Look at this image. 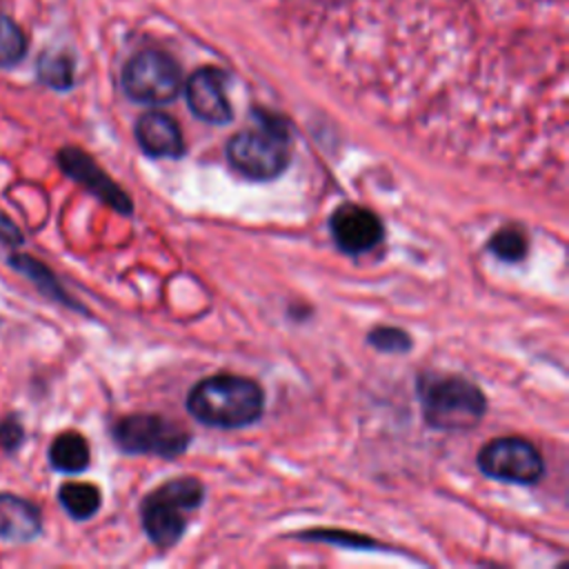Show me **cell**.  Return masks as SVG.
Segmentation results:
<instances>
[{"mask_svg": "<svg viewBox=\"0 0 569 569\" xmlns=\"http://www.w3.org/2000/svg\"><path fill=\"white\" fill-rule=\"evenodd\" d=\"M224 82L227 76L216 67H202L187 80V102L193 116L209 124H227L231 120Z\"/></svg>", "mask_w": 569, "mask_h": 569, "instance_id": "10", "label": "cell"}, {"mask_svg": "<svg viewBox=\"0 0 569 569\" xmlns=\"http://www.w3.org/2000/svg\"><path fill=\"white\" fill-rule=\"evenodd\" d=\"M202 498L204 485L191 476L173 478L153 489L140 507L147 538L160 549L173 547L189 525V513L200 507Z\"/></svg>", "mask_w": 569, "mask_h": 569, "instance_id": "4", "label": "cell"}, {"mask_svg": "<svg viewBox=\"0 0 569 569\" xmlns=\"http://www.w3.org/2000/svg\"><path fill=\"white\" fill-rule=\"evenodd\" d=\"M122 89L136 102H171L180 91V69L162 51H140L122 69Z\"/></svg>", "mask_w": 569, "mask_h": 569, "instance_id": "6", "label": "cell"}, {"mask_svg": "<svg viewBox=\"0 0 569 569\" xmlns=\"http://www.w3.org/2000/svg\"><path fill=\"white\" fill-rule=\"evenodd\" d=\"M13 264H16V269L24 271L33 282H38L47 296H53V298L67 300V298H64V293L60 291V287L56 284V280L51 278V273L47 271V267H42L40 262L31 260V258H27V256H16V258H13Z\"/></svg>", "mask_w": 569, "mask_h": 569, "instance_id": "19", "label": "cell"}, {"mask_svg": "<svg viewBox=\"0 0 569 569\" xmlns=\"http://www.w3.org/2000/svg\"><path fill=\"white\" fill-rule=\"evenodd\" d=\"M300 538H309V540H327V542H338V545H351V547H376L373 540L369 538H360L356 533H345V531H311L305 533Z\"/></svg>", "mask_w": 569, "mask_h": 569, "instance_id": "20", "label": "cell"}, {"mask_svg": "<svg viewBox=\"0 0 569 569\" xmlns=\"http://www.w3.org/2000/svg\"><path fill=\"white\" fill-rule=\"evenodd\" d=\"M58 162H60V169L69 178L80 182L104 204H109L118 213H124V216L131 213L133 204H131L129 196L96 164V160L89 153H84L82 149H76V147H64L58 153Z\"/></svg>", "mask_w": 569, "mask_h": 569, "instance_id": "9", "label": "cell"}, {"mask_svg": "<svg viewBox=\"0 0 569 569\" xmlns=\"http://www.w3.org/2000/svg\"><path fill=\"white\" fill-rule=\"evenodd\" d=\"M187 409L202 425L240 429L262 416L264 393L260 385L249 378L218 373L193 385L187 396Z\"/></svg>", "mask_w": 569, "mask_h": 569, "instance_id": "1", "label": "cell"}, {"mask_svg": "<svg viewBox=\"0 0 569 569\" xmlns=\"http://www.w3.org/2000/svg\"><path fill=\"white\" fill-rule=\"evenodd\" d=\"M38 76L44 84L62 91L73 84V62L62 51H47L38 60Z\"/></svg>", "mask_w": 569, "mask_h": 569, "instance_id": "15", "label": "cell"}, {"mask_svg": "<svg viewBox=\"0 0 569 569\" xmlns=\"http://www.w3.org/2000/svg\"><path fill=\"white\" fill-rule=\"evenodd\" d=\"M258 124L242 129L227 142L229 164L249 180L278 178L291 158L287 124L271 113L256 111Z\"/></svg>", "mask_w": 569, "mask_h": 569, "instance_id": "3", "label": "cell"}, {"mask_svg": "<svg viewBox=\"0 0 569 569\" xmlns=\"http://www.w3.org/2000/svg\"><path fill=\"white\" fill-rule=\"evenodd\" d=\"M27 53V38L16 20L0 11V67L18 64Z\"/></svg>", "mask_w": 569, "mask_h": 569, "instance_id": "17", "label": "cell"}, {"mask_svg": "<svg viewBox=\"0 0 569 569\" xmlns=\"http://www.w3.org/2000/svg\"><path fill=\"white\" fill-rule=\"evenodd\" d=\"M24 438V431L16 418H9L0 425V447L2 449H16Z\"/></svg>", "mask_w": 569, "mask_h": 569, "instance_id": "21", "label": "cell"}, {"mask_svg": "<svg viewBox=\"0 0 569 569\" xmlns=\"http://www.w3.org/2000/svg\"><path fill=\"white\" fill-rule=\"evenodd\" d=\"M478 467L485 476L513 485H533L545 473L540 451L529 440L516 436L489 440L478 451Z\"/></svg>", "mask_w": 569, "mask_h": 569, "instance_id": "7", "label": "cell"}, {"mask_svg": "<svg viewBox=\"0 0 569 569\" xmlns=\"http://www.w3.org/2000/svg\"><path fill=\"white\" fill-rule=\"evenodd\" d=\"M40 529L42 520L33 502L11 493H0V538L24 542L36 538Z\"/></svg>", "mask_w": 569, "mask_h": 569, "instance_id": "12", "label": "cell"}, {"mask_svg": "<svg viewBox=\"0 0 569 569\" xmlns=\"http://www.w3.org/2000/svg\"><path fill=\"white\" fill-rule=\"evenodd\" d=\"M489 251L505 262H518L529 251V238L520 227H502L491 236Z\"/></svg>", "mask_w": 569, "mask_h": 569, "instance_id": "16", "label": "cell"}, {"mask_svg": "<svg viewBox=\"0 0 569 569\" xmlns=\"http://www.w3.org/2000/svg\"><path fill=\"white\" fill-rule=\"evenodd\" d=\"M116 445L127 453H151L162 458H176L191 440L189 431L178 422L156 413L124 416L113 427Z\"/></svg>", "mask_w": 569, "mask_h": 569, "instance_id": "5", "label": "cell"}, {"mask_svg": "<svg viewBox=\"0 0 569 569\" xmlns=\"http://www.w3.org/2000/svg\"><path fill=\"white\" fill-rule=\"evenodd\" d=\"M367 342L385 353H405L411 349V338L398 327H376L369 331Z\"/></svg>", "mask_w": 569, "mask_h": 569, "instance_id": "18", "label": "cell"}, {"mask_svg": "<svg viewBox=\"0 0 569 569\" xmlns=\"http://www.w3.org/2000/svg\"><path fill=\"white\" fill-rule=\"evenodd\" d=\"M418 400L425 422L442 431L473 429L487 409L480 387L460 376L422 373L418 378Z\"/></svg>", "mask_w": 569, "mask_h": 569, "instance_id": "2", "label": "cell"}, {"mask_svg": "<svg viewBox=\"0 0 569 569\" xmlns=\"http://www.w3.org/2000/svg\"><path fill=\"white\" fill-rule=\"evenodd\" d=\"M60 505L76 520H87L100 509V491L89 482H67L58 491Z\"/></svg>", "mask_w": 569, "mask_h": 569, "instance_id": "14", "label": "cell"}, {"mask_svg": "<svg viewBox=\"0 0 569 569\" xmlns=\"http://www.w3.org/2000/svg\"><path fill=\"white\" fill-rule=\"evenodd\" d=\"M329 231L336 247L349 256L367 253L385 238L382 220L360 204H340L329 218Z\"/></svg>", "mask_w": 569, "mask_h": 569, "instance_id": "8", "label": "cell"}, {"mask_svg": "<svg viewBox=\"0 0 569 569\" xmlns=\"http://www.w3.org/2000/svg\"><path fill=\"white\" fill-rule=\"evenodd\" d=\"M49 460L58 471L78 473L89 465V445L78 431H64L51 442Z\"/></svg>", "mask_w": 569, "mask_h": 569, "instance_id": "13", "label": "cell"}, {"mask_svg": "<svg viewBox=\"0 0 569 569\" xmlns=\"http://www.w3.org/2000/svg\"><path fill=\"white\" fill-rule=\"evenodd\" d=\"M136 140L149 158H180L184 153L178 122L162 111H147L138 118Z\"/></svg>", "mask_w": 569, "mask_h": 569, "instance_id": "11", "label": "cell"}]
</instances>
